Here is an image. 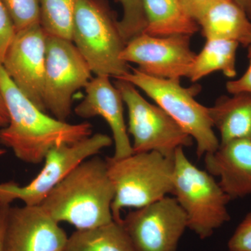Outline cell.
I'll return each instance as SVG.
<instances>
[{
	"instance_id": "cell-1",
	"label": "cell",
	"mask_w": 251,
	"mask_h": 251,
	"mask_svg": "<svg viewBox=\"0 0 251 251\" xmlns=\"http://www.w3.org/2000/svg\"><path fill=\"white\" fill-rule=\"evenodd\" d=\"M0 93L9 115V124L0 129V143L25 163H41L52 148L92 135L90 124L73 125L41 110L16 87L1 64Z\"/></svg>"
},
{
	"instance_id": "cell-2",
	"label": "cell",
	"mask_w": 251,
	"mask_h": 251,
	"mask_svg": "<svg viewBox=\"0 0 251 251\" xmlns=\"http://www.w3.org/2000/svg\"><path fill=\"white\" fill-rule=\"evenodd\" d=\"M114 198L107 162L96 155L74 168L39 205L59 224L67 222L82 230L114 221Z\"/></svg>"
},
{
	"instance_id": "cell-3",
	"label": "cell",
	"mask_w": 251,
	"mask_h": 251,
	"mask_svg": "<svg viewBox=\"0 0 251 251\" xmlns=\"http://www.w3.org/2000/svg\"><path fill=\"white\" fill-rule=\"evenodd\" d=\"M105 161L115 188L112 212L117 222H122L123 209H139L173 192L174 156L149 151L119 159L107 157Z\"/></svg>"
},
{
	"instance_id": "cell-4",
	"label": "cell",
	"mask_w": 251,
	"mask_h": 251,
	"mask_svg": "<svg viewBox=\"0 0 251 251\" xmlns=\"http://www.w3.org/2000/svg\"><path fill=\"white\" fill-rule=\"evenodd\" d=\"M72 41L96 76H123L130 72L120 55L126 42L115 15L105 0H80Z\"/></svg>"
},
{
	"instance_id": "cell-5",
	"label": "cell",
	"mask_w": 251,
	"mask_h": 251,
	"mask_svg": "<svg viewBox=\"0 0 251 251\" xmlns=\"http://www.w3.org/2000/svg\"><path fill=\"white\" fill-rule=\"evenodd\" d=\"M184 149L175 151L172 195L186 214L188 229L205 239L230 219V199L214 176L188 159Z\"/></svg>"
},
{
	"instance_id": "cell-6",
	"label": "cell",
	"mask_w": 251,
	"mask_h": 251,
	"mask_svg": "<svg viewBox=\"0 0 251 251\" xmlns=\"http://www.w3.org/2000/svg\"><path fill=\"white\" fill-rule=\"evenodd\" d=\"M117 79L127 81L143 90L195 140L198 158L219 148L209 108L194 98L199 91L197 87L185 88L180 80L151 76L134 68Z\"/></svg>"
},
{
	"instance_id": "cell-7",
	"label": "cell",
	"mask_w": 251,
	"mask_h": 251,
	"mask_svg": "<svg viewBox=\"0 0 251 251\" xmlns=\"http://www.w3.org/2000/svg\"><path fill=\"white\" fill-rule=\"evenodd\" d=\"M115 85L128 109L127 130L133 138V153L156 151L173 157L178 148L193 145V138L163 109L145 100L134 85L121 79Z\"/></svg>"
},
{
	"instance_id": "cell-8",
	"label": "cell",
	"mask_w": 251,
	"mask_h": 251,
	"mask_svg": "<svg viewBox=\"0 0 251 251\" xmlns=\"http://www.w3.org/2000/svg\"><path fill=\"white\" fill-rule=\"evenodd\" d=\"M112 143L113 140L108 135L96 133L77 143L52 148L44 158V168L29 184L0 183V202L11 204L19 200L25 205H39L74 168Z\"/></svg>"
},
{
	"instance_id": "cell-9",
	"label": "cell",
	"mask_w": 251,
	"mask_h": 251,
	"mask_svg": "<svg viewBox=\"0 0 251 251\" xmlns=\"http://www.w3.org/2000/svg\"><path fill=\"white\" fill-rule=\"evenodd\" d=\"M92 71L72 41L46 37L44 103L54 117L67 122L73 97L92 80Z\"/></svg>"
},
{
	"instance_id": "cell-10",
	"label": "cell",
	"mask_w": 251,
	"mask_h": 251,
	"mask_svg": "<svg viewBox=\"0 0 251 251\" xmlns=\"http://www.w3.org/2000/svg\"><path fill=\"white\" fill-rule=\"evenodd\" d=\"M122 224L138 251H176L188 228L184 211L169 196L130 211Z\"/></svg>"
},
{
	"instance_id": "cell-11",
	"label": "cell",
	"mask_w": 251,
	"mask_h": 251,
	"mask_svg": "<svg viewBox=\"0 0 251 251\" xmlns=\"http://www.w3.org/2000/svg\"><path fill=\"white\" fill-rule=\"evenodd\" d=\"M196 57L190 36L156 37L145 33L128 41L120 55L149 75L175 80L188 77Z\"/></svg>"
},
{
	"instance_id": "cell-12",
	"label": "cell",
	"mask_w": 251,
	"mask_h": 251,
	"mask_svg": "<svg viewBox=\"0 0 251 251\" xmlns=\"http://www.w3.org/2000/svg\"><path fill=\"white\" fill-rule=\"evenodd\" d=\"M47 36L41 24L17 31L1 64L16 87L45 112L47 111L44 103Z\"/></svg>"
},
{
	"instance_id": "cell-13",
	"label": "cell",
	"mask_w": 251,
	"mask_h": 251,
	"mask_svg": "<svg viewBox=\"0 0 251 251\" xmlns=\"http://www.w3.org/2000/svg\"><path fill=\"white\" fill-rule=\"evenodd\" d=\"M68 239L59 223L40 205H10L4 251H64Z\"/></svg>"
},
{
	"instance_id": "cell-14",
	"label": "cell",
	"mask_w": 251,
	"mask_h": 251,
	"mask_svg": "<svg viewBox=\"0 0 251 251\" xmlns=\"http://www.w3.org/2000/svg\"><path fill=\"white\" fill-rule=\"evenodd\" d=\"M85 89V98L74 109L75 115L85 119L101 117L112 131L115 144L112 157L119 159L131 155L133 149L124 115L125 103L120 90L106 75L92 78Z\"/></svg>"
},
{
	"instance_id": "cell-15",
	"label": "cell",
	"mask_w": 251,
	"mask_h": 251,
	"mask_svg": "<svg viewBox=\"0 0 251 251\" xmlns=\"http://www.w3.org/2000/svg\"><path fill=\"white\" fill-rule=\"evenodd\" d=\"M206 171L219 178L223 191L230 199L251 196V140L220 144L214 152L204 156Z\"/></svg>"
},
{
	"instance_id": "cell-16",
	"label": "cell",
	"mask_w": 251,
	"mask_h": 251,
	"mask_svg": "<svg viewBox=\"0 0 251 251\" xmlns=\"http://www.w3.org/2000/svg\"><path fill=\"white\" fill-rule=\"evenodd\" d=\"M213 125L219 130L220 144L237 139L251 140V94L221 97L209 108Z\"/></svg>"
},
{
	"instance_id": "cell-17",
	"label": "cell",
	"mask_w": 251,
	"mask_h": 251,
	"mask_svg": "<svg viewBox=\"0 0 251 251\" xmlns=\"http://www.w3.org/2000/svg\"><path fill=\"white\" fill-rule=\"evenodd\" d=\"M147 27L143 33L151 36H191L199 25L190 17L179 0H142Z\"/></svg>"
},
{
	"instance_id": "cell-18",
	"label": "cell",
	"mask_w": 251,
	"mask_h": 251,
	"mask_svg": "<svg viewBox=\"0 0 251 251\" xmlns=\"http://www.w3.org/2000/svg\"><path fill=\"white\" fill-rule=\"evenodd\" d=\"M206 40H229L242 44L251 30L247 14L233 0H223L198 22Z\"/></svg>"
},
{
	"instance_id": "cell-19",
	"label": "cell",
	"mask_w": 251,
	"mask_h": 251,
	"mask_svg": "<svg viewBox=\"0 0 251 251\" xmlns=\"http://www.w3.org/2000/svg\"><path fill=\"white\" fill-rule=\"evenodd\" d=\"M64 251H138L122 222L115 220L94 228L76 230Z\"/></svg>"
},
{
	"instance_id": "cell-20",
	"label": "cell",
	"mask_w": 251,
	"mask_h": 251,
	"mask_svg": "<svg viewBox=\"0 0 251 251\" xmlns=\"http://www.w3.org/2000/svg\"><path fill=\"white\" fill-rule=\"evenodd\" d=\"M239 43L229 40H206L196 54L188 78L197 82L211 73L222 72L228 77L237 75L236 54Z\"/></svg>"
},
{
	"instance_id": "cell-21",
	"label": "cell",
	"mask_w": 251,
	"mask_h": 251,
	"mask_svg": "<svg viewBox=\"0 0 251 251\" xmlns=\"http://www.w3.org/2000/svg\"><path fill=\"white\" fill-rule=\"evenodd\" d=\"M80 0H39L41 25L47 35L72 41V31Z\"/></svg>"
},
{
	"instance_id": "cell-22",
	"label": "cell",
	"mask_w": 251,
	"mask_h": 251,
	"mask_svg": "<svg viewBox=\"0 0 251 251\" xmlns=\"http://www.w3.org/2000/svg\"><path fill=\"white\" fill-rule=\"evenodd\" d=\"M122 5L123 16L119 21L120 31L126 42L143 34L147 27V20L142 0H117Z\"/></svg>"
},
{
	"instance_id": "cell-23",
	"label": "cell",
	"mask_w": 251,
	"mask_h": 251,
	"mask_svg": "<svg viewBox=\"0 0 251 251\" xmlns=\"http://www.w3.org/2000/svg\"><path fill=\"white\" fill-rule=\"evenodd\" d=\"M11 16L16 31L41 24L39 0H1Z\"/></svg>"
},
{
	"instance_id": "cell-24",
	"label": "cell",
	"mask_w": 251,
	"mask_h": 251,
	"mask_svg": "<svg viewBox=\"0 0 251 251\" xmlns=\"http://www.w3.org/2000/svg\"><path fill=\"white\" fill-rule=\"evenodd\" d=\"M16 27L4 4L0 0V64L16 35Z\"/></svg>"
},
{
	"instance_id": "cell-25",
	"label": "cell",
	"mask_w": 251,
	"mask_h": 251,
	"mask_svg": "<svg viewBox=\"0 0 251 251\" xmlns=\"http://www.w3.org/2000/svg\"><path fill=\"white\" fill-rule=\"evenodd\" d=\"M227 247L229 251H251V211L237 226Z\"/></svg>"
},
{
	"instance_id": "cell-26",
	"label": "cell",
	"mask_w": 251,
	"mask_h": 251,
	"mask_svg": "<svg viewBox=\"0 0 251 251\" xmlns=\"http://www.w3.org/2000/svg\"><path fill=\"white\" fill-rule=\"evenodd\" d=\"M179 1L186 14L198 23L214 5L223 0H179Z\"/></svg>"
},
{
	"instance_id": "cell-27",
	"label": "cell",
	"mask_w": 251,
	"mask_h": 251,
	"mask_svg": "<svg viewBox=\"0 0 251 251\" xmlns=\"http://www.w3.org/2000/svg\"><path fill=\"white\" fill-rule=\"evenodd\" d=\"M248 47V57L249 59V67L247 72L240 78L235 80L228 81L226 84V89L229 93L233 94L239 93L251 94V44Z\"/></svg>"
},
{
	"instance_id": "cell-28",
	"label": "cell",
	"mask_w": 251,
	"mask_h": 251,
	"mask_svg": "<svg viewBox=\"0 0 251 251\" xmlns=\"http://www.w3.org/2000/svg\"><path fill=\"white\" fill-rule=\"evenodd\" d=\"M9 206V204H3L0 208V251H4L5 226Z\"/></svg>"
},
{
	"instance_id": "cell-29",
	"label": "cell",
	"mask_w": 251,
	"mask_h": 251,
	"mask_svg": "<svg viewBox=\"0 0 251 251\" xmlns=\"http://www.w3.org/2000/svg\"><path fill=\"white\" fill-rule=\"evenodd\" d=\"M233 1L245 12L248 18L251 22V0H233Z\"/></svg>"
},
{
	"instance_id": "cell-30",
	"label": "cell",
	"mask_w": 251,
	"mask_h": 251,
	"mask_svg": "<svg viewBox=\"0 0 251 251\" xmlns=\"http://www.w3.org/2000/svg\"><path fill=\"white\" fill-rule=\"evenodd\" d=\"M0 117L6 124H9V115H8L7 110H6V105H5L4 99L0 93Z\"/></svg>"
},
{
	"instance_id": "cell-31",
	"label": "cell",
	"mask_w": 251,
	"mask_h": 251,
	"mask_svg": "<svg viewBox=\"0 0 251 251\" xmlns=\"http://www.w3.org/2000/svg\"><path fill=\"white\" fill-rule=\"evenodd\" d=\"M251 44V30L250 33H249V35H248L247 37L246 38L245 40L244 41V42L242 43V45L244 46H248Z\"/></svg>"
},
{
	"instance_id": "cell-32",
	"label": "cell",
	"mask_w": 251,
	"mask_h": 251,
	"mask_svg": "<svg viewBox=\"0 0 251 251\" xmlns=\"http://www.w3.org/2000/svg\"><path fill=\"white\" fill-rule=\"evenodd\" d=\"M6 125H7V124L0 117V128H3V127L6 126Z\"/></svg>"
},
{
	"instance_id": "cell-33",
	"label": "cell",
	"mask_w": 251,
	"mask_h": 251,
	"mask_svg": "<svg viewBox=\"0 0 251 251\" xmlns=\"http://www.w3.org/2000/svg\"><path fill=\"white\" fill-rule=\"evenodd\" d=\"M5 153H6V150H4V149L0 148V157L4 155Z\"/></svg>"
},
{
	"instance_id": "cell-34",
	"label": "cell",
	"mask_w": 251,
	"mask_h": 251,
	"mask_svg": "<svg viewBox=\"0 0 251 251\" xmlns=\"http://www.w3.org/2000/svg\"><path fill=\"white\" fill-rule=\"evenodd\" d=\"M2 203L0 202V208H1V205H2Z\"/></svg>"
}]
</instances>
